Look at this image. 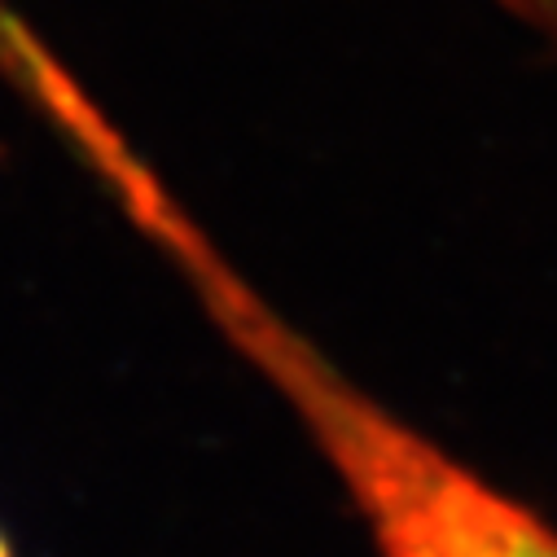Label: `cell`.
Here are the masks:
<instances>
[{"label":"cell","instance_id":"6da1fadb","mask_svg":"<svg viewBox=\"0 0 557 557\" xmlns=\"http://www.w3.org/2000/svg\"><path fill=\"white\" fill-rule=\"evenodd\" d=\"M356 500L377 557H557V527L408 426L246 299L228 312Z\"/></svg>","mask_w":557,"mask_h":557},{"label":"cell","instance_id":"7a4b0ae2","mask_svg":"<svg viewBox=\"0 0 557 557\" xmlns=\"http://www.w3.org/2000/svg\"><path fill=\"white\" fill-rule=\"evenodd\" d=\"M0 71H5L14 84H23L27 97L40 101L92 159H101V154L114 150L110 127L92 114V106H88V101L79 97V88L58 71V62L32 40V32L18 23V14L5 5V0H0Z\"/></svg>","mask_w":557,"mask_h":557},{"label":"cell","instance_id":"3957f363","mask_svg":"<svg viewBox=\"0 0 557 557\" xmlns=\"http://www.w3.org/2000/svg\"><path fill=\"white\" fill-rule=\"evenodd\" d=\"M513 5L553 40V49H557V0H513Z\"/></svg>","mask_w":557,"mask_h":557},{"label":"cell","instance_id":"277c9868","mask_svg":"<svg viewBox=\"0 0 557 557\" xmlns=\"http://www.w3.org/2000/svg\"><path fill=\"white\" fill-rule=\"evenodd\" d=\"M0 557H10V544L5 540H0Z\"/></svg>","mask_w":557,"mask_h":557}]
</instances>
